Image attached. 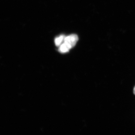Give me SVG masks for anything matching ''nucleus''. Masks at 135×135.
Returning <instances> with one entry per match:
<instances>
[{"label": "nucleus", "instance_id": "f257e3e1", "mask_svg": "<svg viewBox=\"0 0 135 135\" xmlns=\"http://www.w3.org/2000/svg\"><path fill=\"white\" fill-rule=\"evenodd\" d=\"M79 40L78 36L75 34H72L65 36L63 42L67 45L70 49L75 46Z\"/></svg>", "mask_w": 135, "mask_h": 135}, {"label": "nucleus", "instance_id": "f03ea898", "mask_svg": "<svg viewBox=\"0 0 135 135\" xmlns=\"http://www.w3.org/2000/svg\"><path fill=\"white\" fill-rule=\"evenodd\" d=\"M65 36L64 35H60L58 37H57L55 39V42L56 45L57 46H59L64 42V40Z\"/></svg>", "mask_w": 135, "mask_h": 135}, {"label": "nucleus", "instance_id": "7ed1b4c3", "mask_svg": "<svg viewBox=\"0 0 135 135\" xmlns=\"http://www.w3.org/2000/svg\"><path fill=\"white\" fill-rule=\"evenodd\" d=\"M133 93H134V94L135 95V86L134 88V90H133Z\"/></svg>", "mask_w": 135, "mask_h": 135}]
</instances>
